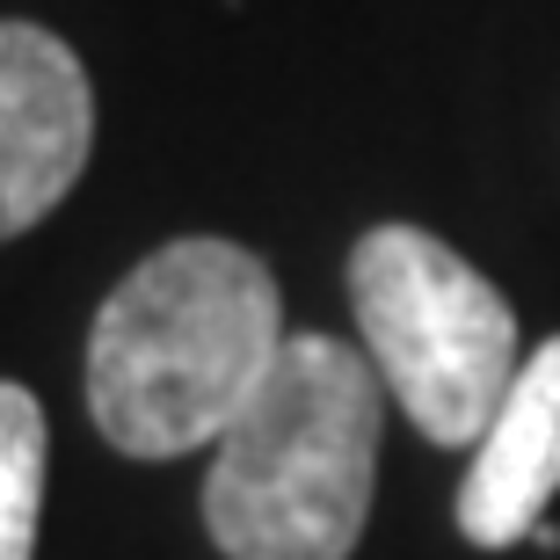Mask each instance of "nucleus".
I'll list each match as a JSON object with an SVG mask.
<instances>
[{"label":"nucleus","instance_id":"1","mask_svg":"<svg viewBox=\"0 0 560 560\" xmlns=\"http://www.w3.org/2000/svg\"><path fill=\"white\" fill-rule=\"evenodd\" d=\"M284 350V299L262 255L167 241L103 299L88 335V416L125 458L219 444Z\"/></svg>","mask_w":560,"mask_h":560},{"label":"nucleus","instance_id":"2","mask_svg":"<svg viewBox=\"0 0 560 560\" xmlns=\"http://www.w3.org/2000/svg\"><path fill=\"white\" fill-rule=\"evenodd\" d=\"M386 386L335 335H284L270 378L226 422L205 532L226 560H350L378 488Z\"/></svg>","mask_w":560,"mask_h":560},{"label":"nucleus","instance_id":"3","mask_svg":"<svg viewBox=\"0 0 560 560\" xmlns=\"http://www.w3.org/2000/svg\"><path fill=\"white\" fill-rule=\"evenodd\" d=\"M350 306L378 386L430 444H480L524 364L517 313L422 226H372L350 248Z\"/></svg>","mask_w":560,"mask_h":560},{"label":"nucleus","instance_id":"4","mask_svg":"<svg viewBox=\"0 0 560 560\" xmlns=\"http://www.w3.org/2000/svg\"><path fill=\"white\" fill-rule=\"evenodd\" d=\"M95 145V88L73 44L0 22V241L30 233L81 183Z\"/></svg>","mask_w":560,"mask_h":560},{"label":"nucleus","instance_id":"5","mask_svg":"<svg viewBox=\"0 0 560 560\" xmlns=\"http://www.w3.org/2000/svg\"><path fill=\"white\" fill-rule=\"evenodd\" d=\"M553 495H560V335H546L517 364L495 422L474 444V466L458 480V532L480 553H502V546L539 532Z\"/></svg>","mask_w":560,"mask_h":560},{"label":"nucleus","instance_id":"6","mask_svg":"<svg viewBox=\"0 0 560 560\" xmlns=\"http://www.w3.org/2000/svg\"><path fill=\"white\" fill-rule=\"evenodd\" d=\"M44 517V408L30 386L0 378V560L37 553Z\"/></svg>","mask_w":560,"mask_h":560}]
</instances>
